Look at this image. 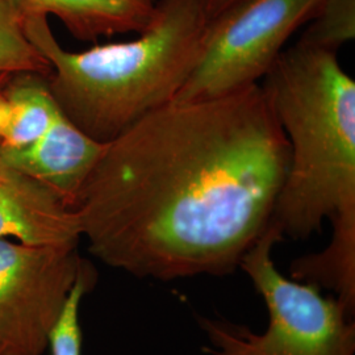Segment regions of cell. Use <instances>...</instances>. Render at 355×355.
<instances>
[{
  "instance_id": "6da1fadb",
  "label": "cell",
  "mask_w": 355,
  "mask_h": 355,
  "mask_svg": "<svg viewBox=\"0 0 355 355\" xmlns=\"http://www.w3.org/2000/svg\"><path fill=\"white\" fill-rule=\"evenodd\" d=\"M288 162L261 85L170 102L104 145L74 205L80 234L137 278L225 275L265 232Z\"/></svg>"
},
{
  "instance_id": "5bb4252c",
  "label": "cell",
  "mask_w": 355,
  "mask_h": 355,
  "mask_svg": "<svg viewBox=\"0 0 355 355\" xmlns=\"http://www.w3.org/2000/svg\"><path fill=\"white\" fill-rule=\"evenodd\" d=\"M96 283V272L89 263L76 280L64 312L53 330L49 341L51 355H82V329L79 322V308L82 299Z\"/></svg>"
},
{
  "instance_id": "2e32d148",
  "label": "cell",
  "mask_w": 355,
  "mask_h": 355,
  "mask_svg": "<svg viewBox=\"0 0 355 355\" xmlns=\"http://www.w3.org/2000/svg\"><path fill=\"white\" fill-rule=\"evenodd\" d=\"M135 1L140 3V4H142V6H145V7H149V8H153V7H154V3H155L157 0H135Z\"/></svg>"
},
{
  "instance_id": "8fae6325",
  "label": "cell",
  "mask_w": 355,
  "mask_h": 355,
  "mask_svg": "<svg viewBox=\"0 0 355 355\" xmlns=\"http://www.w3.org/2000/svg\"><path fill=\"white\" fill-rule=\"evenodd\" d=\"M333 236L327 249L296 259L292 278L324 286L338 293V300L354 313L355 215L331 221Z\"/></svg>"
},
{
  "instance_id": "8992f818",
  "label": "cell",
  "mask_w": 355,
  "mask_h": 355,
  "mask_svg": "<svg viewBox=\"0 0 355 355\" xmlns=\"http://www.w3.org/2000/svg\"><path fill=\"white\" fill-rule=\"evenodd\" d=\"M89 263L78 245L32 246L0 239V355H44Z\"/></svg>"
},
{
  "instance_id": "7c38bea8",
  "label": "cell",
  "mask_w": 355,
  "mask_h": 355,
  "mask_svg": "<svg viewBox=\"0 0 355 355\" xmlns=\"http://www.w3.org/2000/svg\"><path fill=\"white\" fill-rule=\"evenodd\" d=\"M51 64L26 36L23 19L7 0H0V74H51Z\"/></svg>"
},
{
  "instance_id": "9c48e42d",
  "label": "cell",
  "mask_w": 355,
  "mask_h": 355,
  "mask_svg": "<svg viewBox=\"0 0 355 355\" xmlns=\"http://www.w3.org/2000/svg\"><path fill=\"white\" fill-rule=\"evenodd\" d=\"M24 20L55 16L79 41H96L123 33H141L153 8L135 0H7Z\"/></svg>"
},
{
  "instance_id": "277c9868",
  "label": "cell",
  "mask_w": 355,
  "mask_h": 355,
  "mask_svg": "<svg viewBox=\"0 0 355 355\" xmlns=\"http://www.w3.org/2000/svg\"><path fill=\"white\" fill-rule=\"evenodd\" d=\"M283 240L268 223L239 266L266 303V330L257 334L224 320L200 318L214 345L209 355H354L353 313L343 302L321 295L313 283L287 279L274 265L272 248Z\"/></svg>"
},
{
  "instance_id": "5b68a950",
  "label": "cell",
  "mask_w": 355,
  "mask_h": 355,
  "mask_svg": "<svg viewBox=\"0 0 355 355\" xmlns=\"http://www.w3.org/2000/svg\"><path fill=\"white\" fill-rule=\"evenodd\" d=\"M321 0H237L205 21L190 76L173 102L223 96L265 78Z\"/></svg>"
},
{
  "instance_id": "9a60e30c",
  "label": "cell",
  "mask_w": 355,
  "mask_h": 355,
  "mask_svg": "<svg viewBox=\"0 0 355 355\" xmlns=\"http://www.w3.org/2000/svg\"><path fill=\"white\" fill-rule=\"evenodd\" d=\"M236 1L237 0H203L204 13L207 20L215 17L216 15L224 11Z\"/></svg>"
},
{
  "instance_id": "7a4b0ae2",
  "label": "cell",
  "mask_w": 355,
  "mask_h": 355,
  "mask_svg": "<svg viewBox=\"0 0 355 355\" xmlns=\"http://www.w3.org/2000/svg\"><path fill=\"white\" fill-rule=\"evenodd\" d=\"M207 17L203 0H157L135 40L62 48L48 17L23 20L26 36L51 64V95L70 120L99 144L175 99L196 64Z\"/></svg>"
},
{
  "instance_id": "4fadbf2b",
  "label": "cell",
  "mask_w": 355,
  "mask_h": 355,
  "mask_svg": "<svg viewBox=\"0 0 355 355\" xmlns=\"http://www.w3.org/2000/svg\"><path fill=\"white\" fill-rule=\"evenodd\" d=\"M299 44L334 51L355 37V0H321Z\"/></svg>"
},
{
  "instance_id": "30bf717a",
  "label": "cell",
  "mask_w": 355,
  "mask_h": 355,
  "mask_svg": "<svg viewBox=\"0 0 355 355\" xmlns=\"http://www.w3.org/2000/svg\"><path fill=\"white\" fill-rule=\"evenodd\" d=\"M62 114L48 76L11 74L0 87V148L16 149L35 142Z\"/></svg>"
},
{
  "instance_id": "e0dca14e",
  "label": "cell",
  "mask_w": 355,
  "mask_h": 355,
  "mask_svg": "<svg viewBox=\"0 0 355 355\" xmlns=\"http://www.w3.org/2000/svg\"><path fill=\"white\" fill-rule=\"evenodd\" d=\"M11 74H0V87L7 82V79L10 78Z\"/></svg>"
},
{
  "instance_id": "ba28073f",
  "label": "cell",
  "mask_w": 355,
  "mask_h": 355,
  "mask_svg": "<svg viewBox=\"0 0 355 355\" xmlns=\"http://www.w3.org/2000/svg\"><path fill=\"white\" fill-rule=\"evenodd\" d=\"M104 145L92 140L62 114L38 140L23 148H0V155L74 208Z\"/></svg>"
},
{
  "instance_id": "3957f363",
  "label": "cell",
  "mask_w": 355,
  "mask_h": 355,
  "mask_svg": "<svg viewBox=\"0 0 355 355\" xmlns=\"http://www.w3.org/2000/svg\"><path fill=\"white\" fill-rule=\"evenodd\" d=\"M290 144L270 224L305 240L327 218L355 214V82L337 53L295 44L261 85Z\"/></svg>"
},
{
  "instance_id": "52a82bcc",
  "label": "cell",
  "mask_w": 355,
  "mask_h": 355,
  "mask_svg": "<svg viewBox=\"0 0 355 355\" xmlns=\"http://www.w3.org/2000/svg\"><path fill=\"white\" fill-rule=\"evenodd\" d=\"M0 239L32 246L78 245L76 209L0 155Z\"/></svg>"
}]
</instances>
